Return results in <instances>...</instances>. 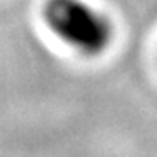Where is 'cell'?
Instances as JSON below:
<instances>
[{"mask_svg":"<svg viewBox=\"0 0 157 157\" xmlns=\"http://www.w3.org/2000/svg\"><path fill=\"white\" fill-rule=\"evenodd\" d=\"M44 22L67 47L84 57H99L114 42V24L85 0H47Z\"/></svg>","mask_w":157,"mask_h":157,"instance_id":"obj_1","label":"cell"}]
</instances>
